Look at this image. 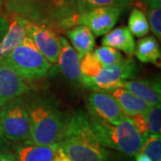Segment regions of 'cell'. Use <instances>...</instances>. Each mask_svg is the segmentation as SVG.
<instances>
[{
    "instance_id": "obj_12",
    "label": "cell",
    "mask_w": 161,
    "mask_h": 161,
    "mask_svg": "<svg viewBox=\"0 0 161 161\" xmlns=\"http://www.w3.org/2000/svg\"><path fill=\"white\" fill-rule=\"evenodd\" d=\"M61 50L58 57V68L63 75L72 81H80V58L68 40L60 36Z\"/></svg>"
},
{
    "instance_id": "obj_17",
    "label": "cell",
    "mask_w": 161,
    "mask_h": 161,
    "mask_svg": "<svg viewBox=\"0 0 161 161\" xmlns=\"http://www.w3.org/2000/svg\"><path fill=\"white\" fill-rule=\"evenodd\" d=\"M108 92H109L110 95L118 104L123 114L126 116L136 114L144 115L150 108L149 104L124 88H116Z\"/></svg>"
},
{
    "instance_id": "obj_9",
    "label": "cell",
    "mask_w": 161,
    "mask_h": 161,
    "mask_svg": "<svg viewBox=\"0 0 161 161\" xmlns=\"http://www.w3.org/2000/svg\"><path fill=\"white\" fill-rule=\"evenodd\" d=\"M88 114L111 125H118L125 115L109 92L94 91L87 99Z\"/></svg>"
},
{
    "instance_id": "obj_15",
    "label": "cell",
    "mask_w": 161,
    "mask_h": 161,
    "mask_svg": "<svg viewBox=\"0 0 161 161\" xmlns=\"http://www.w3.org/2000/svg\"><path fill=\"white\" fill-rule=\"evenodd\" d=\"M40 0H3L2 11L6 18L17 16L31 22H40Z\"/></svg>"
},
{
    "instance_id": "obj_28",
    "label": "cell",
    "mask_w": 161,
    "mask_h": 161,
    "mask_svg": "<svg viewBox=\"0 0 161 161\" xmlns=\"http://www.w3.org/2000/svg\"><path fill=\"white\" fill-rule=\"evenodd\" d=\"M128 117L131 119L135 129L139 132V134L146 141L147 138L150 136V134H149V127H148L145 115L143 114H136V115H130Z\"/></svg>"
},
{
    "instance_id": "obj_7",
    "label": "cell",
    "mask_w": 161,
    "mask_h": 161,
    "mask_svg": "<svg viewBox=\"0 0 161 161\" xmlns=\"http://www.w3.org/2000/svg\"><path fill=\"white\" fill-rule=\"evenodd\" d=\"M137 72L136 62L130 58H125L119 63L103 66L96 77L80 80L82 85L93 91L109 92L116 88H122L124 80L133 78Z\"/></svg>"
},
{
    "instance_id": "obj_6",
    "label": "cell",
    "mask_w": 161,
    "mask_h": 161,
    "mask_svg": "<svg viewBox=\"0 0 161 161\" xmlns=\"http://www.w3.org/2000/svg\"><path fill=\"white\" fill-rule=\"evenodd\" d=\"M39 11V23L47 25L58 34L80 24L77 0H40Z\"/></svg>"
},
{
    "instance_id": "obj_31",
    "label": "cell",
    "mask_w": 161,
    "mask_h": 161,
    "mask_svg": "<svg viewBox=\"0 0 161 161\" xmlns=\"http://www.w3.org/2000/svg\"><path fill=\"white\" fill-rule=\"evenodd\" d=\"M0 161H14V157L9 152L0 151Z\"/></svg>"
},
{
    "instance_id": "obj_30",
    "label": "cell",
    "mask_w": 161,
    "mask_h": 161,
    "mask_svg": "<svg viewBox=\"0 0 161 161\" xmlns=\"http://www.w3.org/2000/svg\"><path fill=\"white\" fill-rule=\"evenodd\" d=\"M7 29H8V21L2 14H0V41L6 34Z\"/></svg>"
},
{
    "instance_id": "obj_3",
    "label": "cell",
    "mask_w": 161,
    "mask_h": 161,
    "mask_svg": "<svg viewBox=\"0 0 161 161\" xmlns=\"http://www.w3.org/2000/svg\"><path fill=\"white\" fill-rule=\"evenodd\" d=\"M89 117L95 136L103 147L129 157L140 152L145 140L139 134L128 116L125 115L118 125H111L91 115Z\"/></svg>"
},
{
    "instance_id": "obj_1",
    "label": "cell",
    "mask_w": 161,
    "mask_h": 161,
    "mask_svg": "<svg viewBox=\"0 0 161 161\" xmlns=\"http://www.w3.org/2000/svg\"><path fill=\"white\" fill-rule=\"evenodd\" d=\"M72 161H115L114 152L99 143L84 111H76L66 119L57 142Z\"/></svg>"
},
{
    "instance_id": "obj_22",
    "label": "cell",
    "mask_w": 161,
    "mask_h": 161,
    "mask_svg": "<svg viewBox=\"0 0 161 161\" xmlns=\"http://www.w3.org/2000/svg\"><path fill=\"white\" fill-rule=\"evenodd\" d=\"M102 64L92 52L87 53L80 58V80H89L96 77L102 69Z\"/></svg>"
},
{
    "instance_id": "obj_33",
    "label": "cell",
    "mask_w": 161,
    "mask_h": 161,
    "mask_svg": "<svg viewBox=\"0 0 161 161\" xmlns=\"http://www.w3.org/2000/svg\"><path fill=\"white\" fill-rule=\"evenodd\" d=\"M6 139L4 138L3 133H2V130H1V122H0V149H3L6 146Z\"/></svg>"
},
{
    "instance_id": "obj_2",
    "label": "cell",
    "mask_w": 161,
    "mask_h": 161,
    "mask_svg": "<svg viewBox=\"0 0 161 161\" xmlns=\"http://www.w3.org/2000/svg\"><path fill=\"white\" fill-rule=\"evenodd\" d=\"M31 123L30 142L37 145H52L60 138L67 117L58 107L55 99L40 94L24 96Z\"/></svg>"
},
{
    "instance_id": "obj_19",
    "label": "cell",
    "mask_w": 161,
    "mask_h": 161,
    "mask_svg": "<svg viewBox=\"0 0 161 161\" xmlns=\"http://www.w3.org/2000/svg\"><path fill=\"white\" fill-rule=\"evenodd\" d=\"M65 34L80 58L87 53L92 52L95 47V36L87 26L79 24L68 30Z\"/></svg>"
},
{
    "instance_id": "obj_27",
    "label": "cell",
    "mask_w": 161,
    "mask_h": 161,
    "mask_svg": "<svg viewBox=\"0 0 161 161\" xmlns=\"http://www.w3.org/2000/svg\"><path fill=\"white\" fill-rule=\"evenodd\" d=\"M149 127L150 135L161 134V107L159 105L150 106L144 114Z\"/></svg>"
},
{
    "instance_id": "obj_21",
    "label": "cell",
    "mask_w": 161,
    "mask_h": 161,
    "mask_svg": "<svg viewBox=\"0 0 161 161\" xmlns=\"http://www.w3.org/2000/svg\"><path fill=\"white\" fill-rule=\"evenodd\" d=\"M128 29L133 36L143 38L150 31V25L146 14L138 7L133 8L128 19Z\"/></svg>"
},
{
    "instance_id": "obj_11",
    "label": "cell",
    "mask_w": 161,
    "mask_h": 161,
    "mask_svg": "<svg viewBox=\"0 0 161 161\" xmlns=\"http://www.w3.org/2000/svg\"><path fill=\"white\" fill-rule=\"evenodd\" d=\"M28 82L4 61H0V107L10 100L23 96L28 91Z\"/></svg>"
},
{
    "instance_id": "obj_25",
    "label": "cell",
    "mask_w": 161,
    "mask_h": 161,
    "mask_svg": "<svg viewBox=\"0 0 161 161\" xmlns=\"http://www.w3.org/2000/svg\"><path fill=\"white\" fill-rule=\"evenodd\" d=\"M93 55L100 62L102 66L115 64L125 59L119 50L108 46L98 47L94 50Z\"/></svg>"
},
{
    "instance_id": "obj_35",
    "label": "cell",
    "mask_w": 161,
    "mask_h": 161,
    "mask_svg": "<svg viewBox=\"0 0 161 161\" xmlns=\"http://www.w3.org/2000/svg\"><path fill=\"white\" fill-rule=\"evenodd\" d=\"M2 5H3V0H0V13L2 12Z\"/></svg>"
},
{
    "instance_id": "obj_34",
    "label": "cell",
    "mask_w": 161,
    "mask_h": 161,
    "mask_svg": "<svg viewBox=\"0 0 161 161\" xmlns=\"http://www.w3.org/2000/svg\"><path fill=\"white\" fill-rule=\"evenodd\" d=\"M148 1H149V0H138V3L139 4H142V5H144L145 8H146V4H147Z\"/></svg>"
},
{
    "instance_id": "obj_13",
    "label": "cell",
    "mask_w": 161,
    "mask_h": 161,
    "mask_svg": "<svg viewBox=\"0 0 161 161\" xmlns=\"http://www.w3.org/2000/svg\"><path fill=\"white\" fill-rule=\"evenodd\" d=\"M6 20L8 21V29L0 41V61L20 45L27 36L26 24L28 20L17 16L8 17Z\"/></svg>"
},
{
    "instance_id": "obj_18",
    "label": "cell",
    "mask_w": 161,
    "mask_h": 161,
    "mask_svg": "<svg viewBox=\"0 0 161 161\" xmlns=\"http://www.w3.org/2000/svg\"><path fill=\"white\" fill-rule=\"evenodd\" d=\"M102 46L114 47L132 58L135 50V40L128 27L123 25L105 34L102 39Z\"/></svg>"
},
{
    "instance_id": "obj_16",
    "label": "cell",
    "mask_w": 161,
    "mask_h": 161,
    "mask_svg": "<svg viewBox=\"0 0 161 161\" xmlns=\"http://www.w3.org/2000/svg\"><path fill=\"white\" fill-rule=\"evenodd\" d=\"M57 143L37 145L30 141L20 142L15 147L14 161H53Z\"/></svg>"
},
{
    "instance_id": "obj_23",
    "label": "cell",
    "mask_w": 161,
    "mask_h": 161,
    "mask_svg": "<svg viewBox=\"0 0 161 161\" xmlns=\"http://www.w3.org/2000/svg\"><path fill=\"white\" fill-rule=\"evenodd\" d=\"M133 0H77V11L79 14L96 7H120L124 8L132 5Z\"/></svg>"
},
{
    "instance_id": "obj_8",
    "label": "cell",
    "mask_w": 161,
    "mask_h": 161,
    "mask_svg": "<svg viewBox=\"0 0 161 161\" xmlns=\"http://www.w3.org/2000/svg\"><path fill=\"white\" fill-rule=\"evenodd\" d=\"M26 33L38 50L52 64H58L61 50L60 36L46 24L28 21Z\"/></svg>"
},
{
    "instance_id": "obj_10",
    "label": "cell",
    "mask_w": 161,
    "mask_h": 161,
    "mask_svg": "<svg viewBox=\"0 0 161 161\" xmlns=\"http://www.w3.org/2000/svg\"><path fill=\"white\" fill-rule=\"evenodd\" d=\"M123 8L120 7H96L80 14V24L85 25L94 36L107 34L117 23Z\"/></svg>"
},
{
    "instance_id": "obj_5",
    "label": "cell",
    "mask_w": 161,
    "mask_h": 161,
    "mask_svg": "<svg viewBox=\"0 0 161 161\" xmlns=\"http://www.w3.org/2000/svg\"><path fill=\"white\" fill-rule=\"evenodd\" d=\"M0 122L2 133L6 141L17 143L30 141L31 123L23 96L0 107Z\"/></svg>"
},
{
    "instance_id": "obj_4",
    "label": "cell",
    "mask_w": 161,
    "mask_h": 161,
    "mask_svg": "<svg viewBox=\"0 0 161 161\" xmlns=\"http://www.w3.org/2000/svg\"><path fill=\"white\" fill-rule=\"evenodd\" d=\"M1 61L9 64L28 83L46 78L52 68V64L41 55L28 36Z\"/></svg>"
},
{
    "instance_id": "obj_26",
    "label": "cell",
    "mask_w": 161,
    "mask_h": 161,
    "mask_svg": "<svg viewBox=\"0 0 161 161\" xmlns=\"http://www.w3.org/2000/svg\"><path fill=\"white\" fill-rule=\"evenodd\" d=\"M139 153L147 155L152 161L161 160V135H150Z\"/></svg>"
},
{
    "instance_id": "obj_32",
    "label": "cell",
    "mask_w": 161,
    "mask_h": 161,
    "mask_svg": "<svg viewBox=\"0 0 161 161\" xmlns=\"http://www.w3.org/2000/svg\"><path fill=\"white\" fill-rule=\"evenodd\" d=\"M135 161H152L150 158L145 154L142 153H138L135 156Z\"/></svg>"
},
{
    "instance_id": "obj_29",
    "label": "cell",
    "mask_w": 161,
    "mask_h": 161,
    "mask_svg": "<svg viewBox=\"0 0 161 161\" xmlns=\"http://www.w3.org/2000/svg\"><path fill=\"white\" fill-rule=\"evenodd\" d=\"M53 161H72L68 158V156L66 155L61 148H59L57 144V147L54 151V158Z\"/></svg>"
},
{
    "instance_id": "obj_20",
    "label": "cell",
    "mask_w": 161,
    "mask_h": 161,
    "mask_svg": "<svg viewBox=\"0 0 161 161\" xmlns=\"http://www.w3.org/2000/svg\"><path fill=\"white\" fill-rule=\"evenodd\" d=\"M134 55L142 63H157L160 58V48L157 39L153 36H147L139 40Z\"/></svg>"
},
{
    "instance_id": "obj_24",
    "label": "cell",
    "mask_w": 161,
    "mask_h": 161,
    "mask_svg": "<svg viewBox=\"0 0 161 161\" xmlns=\"http://www.w3.org/2000/svg\"><path fill=\"white\" fill-rule=\"evenodd\" d=\"M147 20L156 37L161 38V4L157 0H149L146 4Z\"/></svg>"
},
{
    "instance_id": "obj_14",
    "label": "cell",
    "mask_w": 161,
    "mask_h": 161,
    "mask_svg": "<svg viewBox=\"0 0 161 161\" xmlns=\"http://www.w3.org/2000/svg\"><path fill=\"white\" fill-rule=\"evenodd\" d=\"M122 88L132 92L150 106L160 104V82L158 79L124 80Z\"/></svg>"
}]
</instances>
